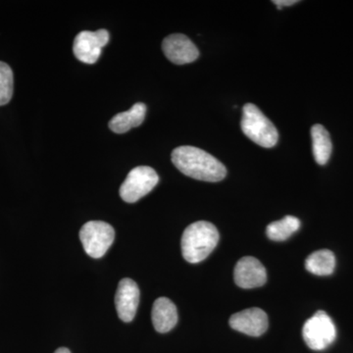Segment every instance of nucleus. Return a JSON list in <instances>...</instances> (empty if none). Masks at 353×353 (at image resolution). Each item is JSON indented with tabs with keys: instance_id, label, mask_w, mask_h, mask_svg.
Here are the masks:
<instances>
[{
	"instance_id": "obj_1",
	"label": "nucleus",
	"mask_w": 353,
	"mask_h": 353,
	"mask_svg": "<svg viewBox=\"0 0 353 353\" xmlns=\"http://www.w3.org/2000/svg\"><path fill=\"white\" fill-rule=\"evenodd\" d=\"M172 162L183 175L203 182H220L227 169L217 158L194 146L183 145L172 152Z\"/></svg>"
},
{
	"instance_id": "obj_2",
	"label": "nucleus",
	"mask_w": 353,
	"mask_h": 353,
	"mask_svg": "<svg viewBox=\"0 0 353 353\" xmlns=\"http://www.w3.org/2000/svg\"><path fill=\"white\" fill-rule=\"evenodd\" d=\"M219 238V232L212 223H192L183 232L181 241L183 259L192 264L203 261L214 250Z\"/></svg>"
},
{
	"instance_id": "obj_3",
	"label": "nucleus",
	"mask_w": 353,
	"mask_h": 353,
	"mask_svg": "<svg viewBox=\"0 0 353 353\" xmlns=\"http://www.w3.org/2000/svg\"><path fill=\"white\" fill-rule=\"evenodd\" d=\"M241 126L243 134L256 145L266 148L277 145V129L254 104L248 103L243 106Z\"/></svg>"
},
{
	"instance_id": "obj_4",
	"label": "nucleus",
	"mask_w": 353,
	"mask_h": 353,
	"mask_svg": "<svg viewBox=\"0 0 353 353\" xmlns=\"http://www.w3.org/2000/svg\"><path fill=\"white\" fill-rule=\"evenodd\" d=\"M115 239L114 228L103 221H90L80 231L83 250L92 259L103 256Z\"/></svg>"
},
{
	"instance_id": "obj_5",
	"label": "nucleus",
	"mask_w": 353,
	"mask_h": 353,
	"mask_svg": "<svg viewBox=\"0 0 353 353\" xmlns=\"http://www.w3.org/2000/svg\"><path fill=\"white\" fill-rule=\"evenodd\" d=\"M303 336L309 348L324 350L336 340V326L331 317L325 311L320 310L305 322Z\"/></svg>"
},
{
	"instance_id": "obj_6",
	"label": "nucleus",
	"mask_w": 353,
	"mask_h": 353,
	"mask_svg": "<svg viewBox=\"0 0 353 353\" xmlns=\"http://www.w3.org/2000/svg\"><path fill=\"white\" fill-rule=\"evenodd\" d=\"M159 182V176L152 167L139 166L128 174L120 188V196L128 203H134L143 199Z\"/></svg>"
},
{
	"instance_id": "obj_7",
	"label": "nucleus",
	"mask_w": 353,
	"mask_h": 353,
	"mask_svg": "<svg viewBox=\"0 0 353 353\" xmlns=\"http://www.w3.org/2000/svg\"><path fill=\"white\" fill-rule=\"evenodd\" d=\"M109 39L110 36L105 29L79 32L74 41V54L83 63L94 64L101 57L102 48L108 43Z\"/></svg>"
},
{
	"instance_id": "obj_8",
	"label": "nucleus",
	"mask_w": 353,
	"mask_h": 353,
	"mask_svg": "<svg viewBox=\"0 0 353 353\" xmlns=\"http://www.w3.org/2000/svg\"><path fill=\"white\" fill-rule=\"evenodd\" d=\"M162 50L172 63L185 65L196 61L199 51L196 44L183 34H174L164 39Z\"/></svg>"
},
{
	"instance_id": "obj_9",
	"label": "nucleus",
	"mask_w": 353,
	"mask_h": 353,
	"mask_svg": "<svg viewBox=\"0 0 353 353\" xmlns=\"http://www.w3.org/2000/svg\"><path fill=\"white\" fill-rule=\"evenodd\" d=\"M141 292L136 282L129 278L123 279L118 285L115 296V306L122 321L129 323L134 320L138 310Z\"/></svg>"
},
{
	"instance_id": "obj_10",
	"label": "nucleus",
	"mask_w": 353,
	"mask_h": 353,
	"mask_svg": "<svg viewBox=\"0 0 353 353\" xmlns=\"http://www.w3.org/2000/svg\"><path fill=\"white\" fill-rule=\"evenodd\" d=\"M234 283L243 289L262 287L267 281L266 269L259 259L243 257L234 267Z\"/></svg>"
},
{
	"instance_id": "obj_11",
	"label": "nucleus",
	"mask_w": 353,
	"mask_h": 353,
	"mask_svg": "<svg viewBox=\"0 0 353 353\" xmlns=\"http://www.w3.org/2000/svg\"><path fill=\"white\" fill-rule=\"evenodd\" d=\"M230 326L248 336H260L268 329V316L262 309L250 308L230 318Z\"/></svg>"
},
{
	"instance_id": "obj_12",
	"label": "nucleus",
	"mask_w": 353,
	"mask_h": 353,
	"mask_svg": "<svg viewBox=\"0 0 353 353\" xmlns=\"http://www.w3.org/2000/svg\"><path fill=\"white\" fill-rule=\"evenodd\" d=\"M153 327L158 333H168L178 323V311L173 301L167 297H159L152 307Z\"/></svg>"
},
{
	"instance_id": "obj_13",
	"label": "nucleus",
	"mask_w": 353,
	"mask_h": 353,
	"mask_svg": "<svg viewBox=\"0 0 353 353\" xmlns=\"http://www.w3.org/2000/svg\"><path fill=\"white\" fill-rule=\"evenodd\" d=\"M146 105L143 102L132 105V108L126 112H122L114 116L109 121L108 126L111 131L116 134H124L129 132L132 128L141 126L145 121Z\"/></svg>"
},
{
	"instance_id": "obj_14",
	"label": "nucleus",
	"mask_w": 353,
	"mask_h": 353,
	"mask_svg": "<svg viewBox=\"0 0 353 353\" xmlns=\"http://www.w3.org/2000/svg\"><path fill=\"white\" fill-rule=\"evenodd\" d=\"M311 138H312L313 157L319 165H325L331 157L333 145L331 137L326 128L320 124H316L311 128Z\"/></svg>"
},
{
	"instance_id": "obj_15",
	"label": "nucleus",
	"mask_w": 353,
	"mask_h": 353,
	"mask_svg": "<svg viewBox=\"0 0 353 353\" xmlns=\"http://www.w3.org/2000/svg\"><path fill=\"white\" fill-rule=\"evenodd\" d=\"M336 267V257L331 250H317L309 255L305 261L306 270L317 276H329Z\"/></svg>"
},
{
	"instance_id": "obj_16",
	"label": "nucleus",
	"mask_w": 353,
	"mask_h": 353,
	"mask_svg": "<svg viewBox=\"0 0 353 353\" xmlns=\"http://www.w3.org/2000/svg\"><path fill=\"white\" fill-rule=\"evenodd\" d=\"M299 228L301 221L294 216H285L283 219L270 223L267 227L266 234L272 241H283L299 231Z\"/></svg>"
},
{
	"instance_id": "obj_17",
	"label": "nucleus",
	"mask_w": 353,
	"mask_h": 353,
	"mask_svg": "<svg viewBox=\"0 0 353 353\" xmlns=\"http://www.w3.org/2000/svg\"><path fill=\"white\" fill-rule=\"evenodd\" d=\"M14 76L8 64L0 61V106L6 105L13 97Z\"/></svg>"
},
{
	"instance_id": "obj_18",
	"label": "nucleus",
	"mask_w": 353,
	"mask_h": 353,
	"mask_svg": "<svg viewBox=\"0 0 353 353\" xmlns=\"http://www.w3.org/2000/svg\"><path fill=\"white\" fill-rule=\"evenodd\" d=\"M297 2H299L297 0H274L273 3L279 9H282L283 7L294 6Z\"/></svg>"
},
{
	"instance_id": "obj_19",
	"label": "nucleus",
	"mask_w": 353,
	"mask_h": 353,
	"mask_svg": "<svg viewBox=\"0 0 353 353\" xmlns=\"http://www.w3.org/2000/svg\"><path fill=\"white\" fill-rule=\"evenodd\" d=\"M54 353H71V352H70L68 348L60 347V348H58L57 352H55Z\"/></svg>"
}]
</instances>
